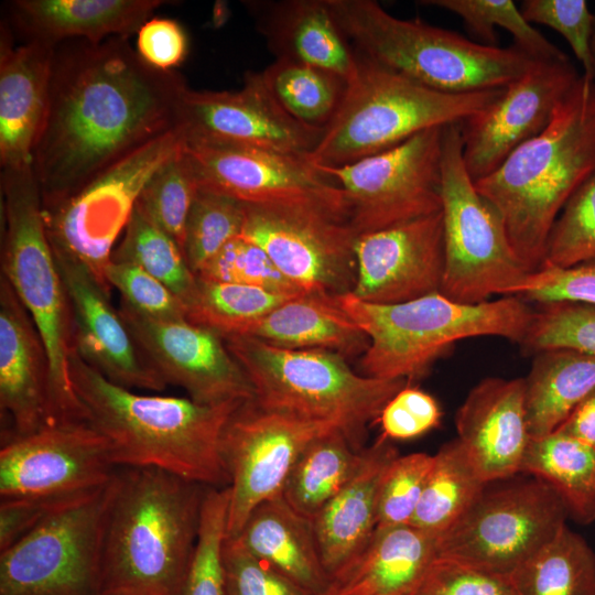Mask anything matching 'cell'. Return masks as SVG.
I'll list each match as a JSON object with an SVG mask.
<instances>
[{
  "instance_id": "ffe728a7",
  "label": "cell",
  "mask_w": 595,
  "mask_h": 595,
  "mask_svg": "<svg viewBox=\"0 0 595 595\" xmlns=\"http://www.w3.org/2000/svg\"><path fill=\"white\" fill-rule=\"evenodd\" d=\"M581 77L570 58L533 60L488 107L461 122L463 160L474 182L541 133Z\"/></svg>"
},
{
  "instance_id": "d6986e66",
  "label": "cell",
  "mask_w": 595,
  "mask_h": 595,
  "mask_svg": "<svg viewBox=\"0 0 595 595\" xmlns=\"http://www.w3.org/2000/svg\"><path fill=\"white\" fill-rule=\"evenodd\" d=\"M140 353L166 383L203 404L247 402L253 386L215 331L188 320H158L120 300L118 309Z\"/></svg>"
},
{
  "instance_id": "ac0fdd59",
  "label": "cell",
  "mask_w": 595,
  "mask_h": 595,
  "mask_svg": "<svg viewBox=\"0 0 595 595\" xmlns=\"http://www.w3.org/2000/svg\"><path fill=\"white\" fill-rule=\"evenodd\" d=\"M118 468L108 440L86 421L46 425L2 445L0 498L86 494L106 486Z\"/></svg>"
},
{
  "instance_id": "9a60e30c",
  "label": "cell",
  "mask_w": 595,
  "mask_h": 595,
  "mask_svg": "<svg viewBox=\"0 0 595 595\" xmlns=\"http://www.w3.org/2000/svg\"><path fill=\"white\" fill-rule=\"evenodd\" d=\"M198 188L255 206H294L348 220L342 188L305 156L234 143L186 139Z\"/></svg>"
},
{
  "instance_id": "5b68a950",
  "label": "cell",
  "mask_w": 595,
  "mask_h": 595,
  "mask_svg": "<svg viewBox=\"0 0 595 595\" xmlns=\"http://www.w3.org/2000/svg\"><path fill=\"white\" fill-rule=\"evenodd\" d=\"M335 300L368 337L360 374L408 383L426 375L458 340L497 336L520 344L534 310L516 295L478 304L458 303L440 292L396 304L365 302L350 292Z\"/></svg>"
},
{
  "instance_id": "f35d334b",
  "label": "cell",
  "mask_w": 595,
  "mask_h": 595,
  "mask_svg": "<svg viewBox=\"0 0 595 595\" xmlns=\"http://www.w3.org/2000/svg\"><path fill=\"white\" fill-rule=\"evenodd\" d=\"M294 296L298 295L197 278L195 290L185 307L190 322L210 328L220 336L239 335Z\"/></svg>"
},
{
  "instance_id": "d6a6232c",
  "label": "cell",
  "mask_w": 595,
  "mask_h": 595,
  "mask_svg": "<svg viewBox=\"0 0 595 595\" xmlns=\"http://www.w3.org/2000/svg\"><path fill=\"white\" fill-rule=\"evenodd\" d=\"M524 383L529 434L548 435L595 390V356L571 349L538 353Z\"/></svg>"
},
{
  "instance_id": "484cf974",
  "label": "cell",
  "mask_w": 595,
  "mask_h": 595,
  "mask_svg": "<svg viewBox=\"0 0 595 595\" xmlns=\"http://www.w3.org/2000/svg\"><path fill=\"white\" fill-rule=\"evenodd\" d=\"M0 47L1 170L32 164L50 96L55 46L31 41L13 45L2 22Z\"/></svg>"
},
{
  "instance_id": "f907efd6",
  "label": "cell",
  "mask_w": 595,
  "mask_h": 595,
  "mask_svg": "<svg viewBox=\"0 0 595 595\" xmlns=\"http://www.w3.org/2000/svg\"><path fill=\"white\" fill-rule=\"evenodd\" d=\"M110 289L136 311L158 320H187L184 302L161 281L129 263L110 261L105 272Z\"/></svg>"
},
{
  "instance_id": "f6af8a7d",
  "label": "cell",
  "mask_w": 595,
  "mask_h": 595,
  "mask_svg": "<svg viewBox=\"0 0 595 595\" xmlns=\"http://www.w3.org/2000/svg\"><path fill=\"white\" fill-rule=\"evenodd\" d=\"M520 345L528 355L571 349L595 356V305L573 301L538 304Z\"/></svg>"
},
{
  "instance_id": "680465c9",
  "label": "cell",
  "mask_w": 595,
  "mask_h": 595,
  "mask_svg": "<svg viewBox=\"0 0 595 595\" xmlns=\"http://www.w3.org/2000/svg\"><path fill=\"white\" fill-rule=\"evenodd\" d=\"M559 429L595 451V390L574 409Z\"/></svg>"
},
{
  "instance_id": "7402d4cb",
  "label": "cell",
  "mask_w": 595,
  "mask_h": 595,
  "mask_svg": "<svg viewBox=\"0 0 595 595\" xmlns=\"http://www.w3.org/2000/svg\"><path fill=\"white\" fill-rule=\"evenodd\" d=\"M351 294L376 304H396L440 292L444 274L442 210L359 235Z\"/></svg>"
},
{
  "instance_id": "816d5d0a",
  "label": "cell",
  "mask_w": 595,
  "mask_h": 595,
  "mask_svg": "<svg viewBox=\"0 0 595 595\" xmlns=\"http://www.w3.org/2000/svg\"><path fill=\"white\" fill-rule=\"evenodd\" d=\"M227 595H314L228 538L224 549Z\"/></svg>"
},
{
  "instance_id": "60d3db41",
  "label": "cell",
  "mask_w": 595,
  "mask_h": 595,
  "mask_svg": "<svg viewBox=\"0 0 595 595\" xmlns=\"http://www.w3.org/2000/svg\"><path fill=\"white\" fill-rule=\"evenodd\" d=\"M420 3L455 13L485 45L496 46L495 29L501 28L512 35L513 45L532 60L569 58L523 18L512 0H423Z\"/></svg>"
},
{
  "instance_id": "6f0895ef",
  "label": "cell",
  "mask_w": 595,
  "mask_h": 595,
  "mask_svg": "<svg viewBox=\"0 0 595 595\" xmlns=\"http://www.w3.org/2000/svg\"><path fill=\"white\" fill-rule=\"evenodd\" d=\"M76 496L78 495L54 498L1 499L0 551L7 549L32 530L58 506Z\"/></svg>"
},
{
  "instance_id": "bcb514c9",
  "label": "cell",
  "mask_w": 595,
  "mask_h": 595,
  "mask_svg": "<svg viewBox=\"0 0 595 595\" xmlns=\"http://www.w3.org/2000/svg\"><path fill=\"white\" fill-rule=\"evenodd\" d=\"M591 259H595V173L574 192L554 221L543 264L569 268Z\"/></svg>"
},
{
  "instance_id": "8fae6325",
  "label": "cell",
  "mask_w": 595,
  "mask_h": 595,
  "mask_svg": "<svg viewBox=\"0 0 595 595\" xmlns=\"http://www.w3.org/2000/svg\"><path fill=\"white\" fill-rule=\"evenodd\" d=\"M115 476L65 501L0 551V595H100L102 531Z\"/></svg>"
},
{
  "instance_id": "277c9868",
  "label": "cell",
  "mask_w": 595,
  "mask_h": 595,
  "mask_svg": "<svg viewBox=\"0 0 595 595\" xmlns=\"http://www.w3.org/2000/svg\"><path fill=\"white\" fill-rule=\"evenodd\" d=\"M595 173V79L581 74L549 126L515 149L475 187L500 214L529 272L544 262L551 228Z\"/></svg>"
},
{
  "instance_id": "681fc988",
  "label": "cell",
  "mask_w": 595,
  "mask_h": 595,
  "mask_svg": "<svg viewBox=\"0 0 595 595\" xmlns=\"http://www.w3.org/2000/svg\"><path fill=\"white\" fill-rule=\"evenodd\" d=\"M530 23L547 25L561 34L582 65V75L595 79L592 35L595 15L584 0H524L520 6Z\"/></svg>"
},
{
  "instance_id": "b9f144b4",
  "label": "cell",
  "mask_w": 595,
  "mask_h": 595,
  "mask_svg": "<svg viewBox=\"0 0 595 595\" xmlns=\"http://www.w3.org/2000/svg\"><path fill=\"white\" fill-rule=\"evenodd\" d=\"M229 501V486L206 489L197 539L180 595H227L224 549Z\"/></svg>"
},
{
  "instance_id": "e575fe53",
  "label": "cell",
  "mask_w": 595,
  "mask_h": 595,
  "mask_svg": "<svg viewBox=\"0 0 595 595\" xmlns=\"http://www.w3.org/2000/svg\"><path fill=\"white\" fill-rule=\"evenodd\" d=\"M363 451L339 429L318 436L293 465L281 493L283 498L312 521L355 475Z\"/></svg>"
},
{
  "instance_id": "d4e9b609",
  "label": "cell",
  "mask_w": 595,
  "mask_h": 595,
  "mask_svg": "<svg viewBox=\"0 0 595 595\" xmlns=\"http://www.w3.org/2000/svg\"><path fill=\"white\" fill-rule=\"evenodd\" d=\"M0 409L11 439L50 425L48 360L44 343L10 282L0 278ZM10 439V440H11Z\"/></svg>"
},
{
  "instance_id": "3957f363",
  "label": "cell",
  "mask_w": 595,
  "mask_h": 595,
  "mask_svg": "<svg viewBox=\"0 0 595 595\" xmlns=\"http://www.w3.org/2000/svg\"><path fill=\"white\" fill-rule=\"evenodd\" d=\"M208 487L152 467H119L107 508L100 595H180Z\"/></svg>"
},
{
  "instance_id": "9f6ffc18",
  "label": "cell",
  "mask_w": 595,
  "mask_h": 595,
  "mask_svg": "<svg viewBox=\"0 0 595 595\" xmlns=\"http://www.w3.org/2000/svg\"><path fill=\"white\" fill-rule=\"evenodd\" d=\"M137 33V53L151 67L170 72L184 62L188 52V39L177 21L150 18Z\"/></svg>"
},
{
  "instance_id": "7dc6e473",
  "label": "cell",
  "mask_w": 595,
  "mask_h": 595,
  "mask_svg": "<svg viewBox=\"0 0 595 595\" xmlns=\"http://www.w3.org/2000/svg\"><path fill=\"white\" fill-rule=\"evenodd\" d=\"M196 277L256 286L280 294L306 293L286 279L259 246L240 236L227 242Z\"/></svg>"
},
{
  "instance_id": "e0dca14e",
  "label": "cell",
  "mask_w": 595,
  "mask_h": 595,
  "mask_svg": "<svg viewBox=\"0 0 595 595\" xmlns=\"http://www.w3.org/2000/svg\"><path fill=\"white\" fill-rule=\"evenodd\" d=\"M337 425L261 408L247 401L231 416L223 440L230 478L228 538L241 531L252 510L282 493L302 452ZM340 430V429H339Z\"/></svg>"
},
{
  "instance_id": "5bb4252c",
  "label": "cell",
  "mask_w": 595,
  "mask_h": 595,
  "mask_svg": "<svg viewBox=\"0 0 595 595\" xmlns=\"http://www.w3.org/2000/svg\"><path fill=\"white\" fill-rule=\"evenodd\" d=\"M443 130L426 129L351 164L316 166L342 188L358 236L442 210Z\"/></svg>"
},
{
  "instance_id": "91938a15",
  "label": "cell",
  "mask_w": 595,
  "mask_h": 595,
  "mask_svg": "<svg viewBox=\"0 0 595 595\" xmlns=\"http://www.w3.org/2000/svg\"><path fill=\"white\" fill-rule=\"evenodd\" d=\"M594 15H595V13H594ZM591 47H592L593 62H594V67H595V19H594V28H593Z\"/></svg>"
},
{
  "instance_id": "74e56055",
  "label": "cell",
  "mask_w": 595,
  "mask_h": 595,
  "mask_svg": "<svg viewBox=\"0 0 595 595\" xmlns=\"http://www.w3.org/2000/svg\"><path fill=\"white\" fill-rule=\"evenodd\" d=\"M260 75L286 115L322 130L336 115L347 87V80L331 71L282 60H274Z\"/></svg>"
},
{
  "instance_id": "cb8c5ba5",
  "label": "cell",
  "mask_w": 595,
  "mask_h": 595,
  "mask_svg": "<svg viewBox=\"0 0 595 595\" xmlns=\"http://www.w3.org/2000/svg\"><path fill=\"white\" fill-rule=\"evenodd\" d=\"M456 440L486 483L520 474L530 442L524 378L487 377L455 414Z\"/></svg>"
},
{
  "instance_id": "1f68e13d",
  "label": "cell",
  "mask_w": 595,
  "mask_h": 595,
  "mask_svg": "<svg viewBox=\"0 0 595 595\" xmlns=\"http://www.w3.org/2000/svg\"><path fill=\"white\" fill-rule=\"evenodd\" d=\"M288 349H325L345 358L363 355L366 334L337 304L335 296L303 293L291 298L241 334Z\"/></svg>"
},
{
  "instance_id": "7c38bea8",
  "label": "cell",
  "mask_w": 595,
  "mask_h": 595,
  "mask_svg": "<svg viewBox=\"0 0 595 595\" xmlns=\"http://www.w3.org/2000/svg\"><path fill=\"white\" fill-rule=\"evenodd\" d=\"M176 127L142 145L94 177L76 193L44 209L53 251L89 270L110 293L106 268L151 176L184 145Z\"/></svg>"
},
{
  "instance_id": "11a10c76",
  "label": "cell",
  "mask_w": 595,
  "mask_h": 595,
  "mask_svg": "<svg viewBox=\"0 0 595 595\" xmlns=\"http://www.w3.org/2000/svg\"><path fill=\"white\" fill-rule=\"evenodd\" d=\"M442 410L430 393L409 383L383 407L378 421L381 436L387 440H411L441 423Z\"/></svg>"
},
{
  "instance_id": "ab89813d",
  "label": "cell",
  "mask_w": 595,
  "mask_h": 595,
  "mask_svg": "<svg viewBox=\"0 0 595 595\" xmlns=\"http://www.w3.org/2000/svg\"><path fill=\"white\" fill-rule=\"evenodd\" d=\"M110 261L129 262L161 281L184 304L193 294L197 278L180 246L137 207Z\"/></svg>"
},
{
  "instance_id": "c3c4849f",
  "label": "cell",
  "mask_w": 595,
  "mask_h": 595,
  "mask_svg": "<svg viewBox=\"0 0 595 595\" xmlns=\"http://www.w3.org/2000/svg\"><path fill=\"white\" fill-rule=\"evenodd\" d=\"M433 455H398L387 466L379 485L377 529L410 524L433 465Z\"/></svg>"
},
{
  "instance_id": "603a6c76",
  "label": "cell",
  "mask_w": 595,
  "mask_h": 595,
  "mask_svg": "<svg viewBox=\"0 0 595 595\" xmlns=\"http://www.w3.org/2000/svg\"><path fill=\"white\" fill-rule=\"evenodd\" d=\"M72 316L73 349L109 381L127 389L163 391L166 382L140 353L118 310L78 261L53 251Z\"/></svg>"
},
{
  "instance_id": "ba28073f",
  "label": "cell",
  "mask_w": 595,
  "mask_h": 595,
  "mask_svg": "<svg viewBox=\"0 0 595 595\" xmlns=\"http://www.w3.org/2000/svg\"><path fill=\"white\" fill-rule=\"evenodd\" d=\"M357 57V69L336 115L306 156L315 166L351 164L426 129L459 123L493 104L504 89L439 91Z\"/></svg>"
},
{
  "instance_id": "ee69618b",
  "label": "cell",
  "mask_w": 595,
  "mask_h": 595,
  "mask_svg": "<svg viewBox=\"0 0 595 595\" xmlns=\"http://www.w3.org/2000/svg\"><path fill=\"white\" fill-rule=\"evenodd\" d=\"M197 191L198 185L183 145L151 176L139 196L137 207L183 251L186 220Z\"/></svg>"
},
{
  "instance_id": "83f0119b",
  "label": "cell",
  "mask_w": 595,
  "mask_h": 595,
  "mask_svg": "<svg viewBox=\"0 0 595 595\" xmlns=\"http://www.w3.org/2000/svg\"><path fill=\"white\" fill-rule=\"evenodd\" d=\"M163 0H13L7 4V24L22 42L57 45L67 40L100 43L129 39Z\"/></svg>"
},
{
  "instance_id": "9c48e42d",
  "label": "cell",
  "mask_w": 595,
  "mask_h": 595,
  "mask_svg": "<svg viewBox=\"0 0 595 595\" xmlns=\"http://www.w3.org/2000/svg\"><path fill=\"white\" fill-rule=\"evenodd\" d=\"M255 389L261 408L337 425L358 447L404 379H377L353 370L325 349H288L246 335L221 336Z\"/></svg>"
},
{
  "instance_id": "8d00e7d4",
  "label": "cell",
  "mask_w": 595,
  "mask_h": 595,
  "mask_svg": "<svg viewBox=\"0 0 595 595\" xmlns=\"http://www.w3.org/2000/svg\"><path fill=\"white\" fill-rule=\"evenodd\" d=\"M509 577L516 595H595V552L566 524Z\"/></svg>"
},
{
  "instance_id": "d590c367",
  "label": "cell",
  "mask_w": 595,
  "mask_h": 595,
  "mask_svg": "<svg viewBox=\"0 0 595 595\" xmlns=\"http://www.w3.org/2000/svg\"><path fill=\"white\" fill-rule=\"evenodd\" d=\"M410 524L440 537L472 507L489 483L476 470L459 442L443 444Z\"/></svg>"
},
{
  "instance_id": "836d02e7",
  "label": "cell",
  "mask_w": 595,
  "mask_h": 595,
  "mask_svg": "<svg viewBox=\"0 0 595 595\" xmlns=\"http://www.w3.org/2000/svg\"><path fill=\"white\" fill-rule=\"evenodd\" d=\"M520 474L547 483L575 522L595 521V451L588 445L560 429L531 437Z\"/></svg>"
},
{
  "instance_id": "db71d44e",
  "label": "cell",
  "mask_w": 595,
  "mask_h": 595,
  "mask_svg": "<svg viewBox=\"0 0 595 595\" xmlns=\"http://www.w3.org/2000/svg\"><path fill=\"white\" fill-rule=\"evenodd\" d=\"M411 595H516L509 576L436 556Z\"/></svg>"
},
{
  "instance_id": "44dd1931",
  "label": "cell",
  "mask_w": 595,
  "mask_h": 595,
  "mask_svg": "<svg viewBox=\"0 0 595 595\" xmlns=\"http://www.w3.org/2000/svg\"><path fill=\"white\" fill-rule=\"evenodd\" d=\"M178 127L186 139L225 142L309 156L324 130L305 126L274 101L260 72H249L237 90H196L183 96Z\"/></svg>"
},
{
  "instance_id": "30bf717a",
  "label": "cell",
  "mask_w": 595,
  "mask_h": 595,
  "mask_svg": "<svg viewBox=\"0 0 595 595\" xmlns=\"http://www.w3.org/2000/svg\"><path fill=\"white\" fill-rule=\"evenodd\" d=\"M441 197L445 263L440 293L464 304L511 295L530 272L513 250L500 214L467 172L461 122L443 130Z\"/></svg>"
},
{
  "instance_id": "2e32d148",
  "label": "cell",
  "mask_w": 595,
  "mask_h": 595,
  "mask_svg": "<svg viewBox=\"0 0 595 595\" xmlns=\"http://www.w3.org/2000/svg\"><path fill=\"white\" fill-rule=\"evenodd\" d=\"M357 236L348 220L321 210L255 205H246L240 235L300 290L331 296L355 285Z\"/></svg>"
},
{
  "instance_id": "6da1fadb",
  "label": "cell",
  "mask_w": 595,
  "mask_h": 595,
  "mask_svg": "<svg viewBox=\"0 0 595 595\" xmlns=\"http://www.w3.org/2000/svg\"><path fill=\"white\" fill-rule=\"evenodd\" d=\"M128 40L55 46L47 112L32 155L44 209L178 127L184 77L151 67Z\"/></svg>"
},
{
  "instance_id": "4316f807",
  "label": "cell",
  "mask_w": 595,
  "mask_h": 595,
  "mask_svg": "<svg viewBox=\"0 0 595 595\" xmlns=\"http://www.w3.org/2000/svg\"><path fill=\"white\" fill-rule=\"evenodd\" d=\"M274 60L313 65L349 80L358 57L326 0L242 2Z\"/></svg>"
},
{
  "instance_id": "52a82bcc",
  "label": "cell",
  "mask_w": 595,
  "mask_h": 595,
  "mask_svg": "<svg viewBox=\"0 0 595 595\" xmlns=\"http://www.w3.org/2000/svg\"><path fill=\"white\" fill-rule=\"evenodd\" d=\"M1 275L26 307L48 360L50 425L85 421L69 377L73 326L33 165L1 170Z\"/></svg>"
},
{
  "instance_id": "f546056e",
  "label": "cell",
  "mask_w": 595,
  "mask_h": 595,
  "mask_svg": "<svg viewBox=\"0 0 595 595\" xmlns=\"http://www.w3.org/2000/svg\"><path fill=\"white\" fill-rule=\"evenodd\" d=\"M437 556V537L412 524L376 529L322 595H411Z\"/></svg>"
},
{
  "instance_id": "8992f818",
  "label": "cell",
  "mask_w": 595,
  "mask_h": 595,
  "mask_svg": "<svg viewBox=\"0 0 595 595\" xmlns=\"http://www.w3.org/2000/svg\"><path fill=\"white\" fill-rule=\"evenodd\" d=\"M326 2L358 55L434 90L505 88L533 61L515 45H485L421 20L397 18L374 0Z\"/></svg>"
},
{
  "instance_id": "4fadbf2b",
  "label": "cell",
  "mask_w": 595,
  "mask_h": 595,
  "mask_svg": "<svg viewBox=\"0 0 595 595\" xmlns=\"http://www.w3.org/2000/svg\"><path fill=\"white\" fill-rule=\"evenodd\" d=\"M567 518L558 494L537 477L496 488L488 484L437 538V556L510 576L566 526Z\"/></svg>"
},
{
  "instance_id": "f5cc1de1",
  "label": "cell",
  "mask_w": 595,
  "mask_h": 595,
  "mask_svg": "<svg viewBox=\"0 0 595 595\" xmlns=\"http://www.w3.org/2000/svg\"><path fill=\"white\" fill-rule=\"evenodd\" d=\"M511 295L536 304L573 301L595 305V259L569 268L543 264L530 272Z\"/></svg>"
},
{
  "instance_id": "4dcf8cb0",
  "label": "cell",
  "mask_w": 595,
  "mask_h": 595,
  "mask_svg": "<svg viewBox=\"0 0 595 595\" xmlns=\"http://www.w3.org/2000/svg\"><path fill=\"white\" fill-rule=\"evenodd\" d=\"M234 539L312 594L326 591L331 578L321 560L313 523L282 494L258 505Z\"/></svg>"
},
{
  "instance_id": "7bdbcfd3",
  "label": "cell",
  "mask_w": 595,
  "mask_h": 595,
  "mask_svg": "<svg viewBox=\"0 0 595 595\" xmlns=\"http://www.w3.org/2000/svg\"><path fill=\"white\" fill-rule=\"evenodd\" d=\"M245 217L244 203L198 188L187 216L183 245V255L195 275L227 242L241 235Z\"/></svg>"
},
{
  "instance_id": "7a4b0ae2",
  "label": "cell",
  "mask_w": 595,
  "mask_h": 595,
  "mask_svg": "<svg viewBox=\"0 0 595 595\" xmlns=\"http://www.w3.org/2000/svg\"><path fill=\"white\" fill-rule=\"evenodd\" d=\"M68 361L85 421L108 440L117 467H152L206 487L229 486L223 440L245 402L139 394L109 381L74 349Z\"/></svg>"
},
{
  "instance_id": "f1b7e54d",
  "label": "cell",
  "mask_w": 595,
  "mask_h": 595,
  "mask_svg": "<svg viewBox=\"0 0 595 595\" xmlns=\"http://www.w3.org/2000/svg\"><path fill=\"white\" fill-rule=\"evenodd\" d=\"M380 436L364 448L359 468L344 488L312 520L323 566L329 578L358 556L377 529L381 477L398 456Z\"/></svg>"
}]
</instances>
